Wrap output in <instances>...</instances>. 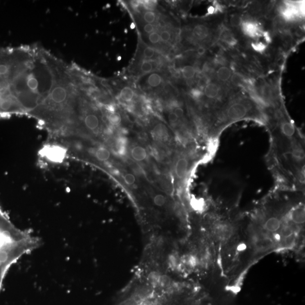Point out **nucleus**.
<instances>
[{
  "label": "nucleus",
  "instance_id": "obj_14",
  "mask_svg": "<svg viewBox=\"0 0 305 305\" xmlns=\"http://www.w3.org/2000/svg\"><path fill=\"white\" fill-rule=\"evenodd\" d=\"M134 96V92L131 87L125 86L121 89L119 97L122 101L125 102H131Z\"/></svg>",
  "mask_w": 305,
  "mask_h": 305
},
{
  "label": "nucleus",
  "instance_id": "obj_23",
  "mask_svg": "<svg viewBox=\"0 0 305 305\" xmlns=\"http://www.w3.org/2000/svg\"><path fill=\"white\" fill-rule=\"evenodd\" d=\"M190 93L191 96L196 100H201L204 97L203 91L201 90L200 88H192L191 89Z\"/></svg>",
  "mask_w": 305,
  "mask_h": 305
},
{
  "label": "nucleus",
  "instance_id": "obj_28",
  "mask_svg": "<svg viewBox=\"0 0 305 305\" xmlns=\"http://www.w3.org/2000/svg\"><path fill=\"white\" fill-rule=\"evenodd\" d=\"M124 181L128 186L133 185L136 181L135 177L131 174H127L124 177Z\"/></svg>",
  "mask_w": 305,
  "mask_h": 305
},
{
  "label": "nucleus",
  "instance_id": "obj_9",
  "mask_svg": "<svg viewBox=\"0 0 305 305\" xmlns=\"http://www.w3.org/2000/svg\"><path fill=\"white\" fill-rule=\"evenodd\" d=\"M85 126L91 131H95L100 126V119L95 114L90 113L85 116L83 119Z\"/></svg>",
  "mask_w": 305,
  "mask_h": 305
},
{
  "label": "nucleus",
  "instance_id": "obj_19",
  "mask_svg": "<svg viewBox=\"0 0 305 305\" xmlns=\"http://www.w3.org/2000/svg\"><path fill=\"white\" fill-rule=\"evenodd\" d=\"M263 4L264 3H263V2H254L252 3V6H251L250 8V12L251 13V14L257 15L259 14L260 13H261L264 7Z\"/></svg>",
  "mask_w": 305,
  "mask_h": 305
},
{
  "label": "nucleus",
  "instance_id": "obj_7",
  "mask_svg": "<svg viewBox=\"0 0 305 305\" xmlns=\"http://www.w3.org/2000/svg\"><path fill=\"white\" fill-rule=\"evenodd\" d=\"M233 73L234 71L227 65H217L214 71V77L215 81L224 86H227Z\"/></svg>",
  "mask_w": 305,
  "mask_h": 305
},
{
  "label": "nucleus",
  "instance_id": "obj_25",
  "mask_svg": "<svg viewBox=\"0 0 305 305\" xmlns=\"http://www.w3.org/2000/svg\"><path fill=\"white\" fill-rule=\"evenodd\" d=\"M154 201L156 206L161 207V206H163L166 204L167 199H166V197L164 195L159 194L155 196Z\"/></svg>",
  "mask_w": 305,
  "mask_h": 305
},
{
  "label": "nucleus",
  "instance_id": "obj_3",
  "mask_svg": "<svg viewBox=\"0 0 305 305\" xmlns=\"http://www.w3.org/2000/svg\"><path fill=\"white\" fill-rule=\"evenodd\" d=\"M213 136L217 138L228 125L243 120H252L267 125L268 118L265 110L252 98L231 95L221 108L214 112Z\"/></svg>",
  "mask_w": 305,
  "mask_h": 305
},
{
  "label": "nucleus",
  "instance_id": "obj_5",
  "mask_svg": "<svg viewBox=\"0 0 305 305\" xmlns=\"http://www.w3.org/2000/svg\"><path fill=\"white\" fill-rule=\"evenodd\" d=\"M240 28L245 35L254 40L262 37L264 33L261 26L253 20H243Z\"/></svg>",
  "mask_w": 305,
  "mask_h": 305
},
{
  "label": "nucleus",
  "instance_id": "obj_22",
  "mask_svg": "<svg viewBox=\"0 0 305 305\" xmlns=\"http://www.w3.org/2000/svg\"><path fill=\"white\" fill-rule=\"evenodd\" d=\"M252 47L255 52L263 53L266 51L267 46L266 44L255 42L252 43Z\"/></svg>",
  "mask_w": 305,
  "mask_h": 305
},
{
  "label": "nucleus",
  "instance_id": "obj_1",
  "mask_svg": "<svg viewBox=\"0 0 305 305\" xmlns=\"http://www.w3.org/2000/svg\"><path fill=\"white\" fill-rule=\"evenodd\" d=\"M40 244L37 237L16 227L0 208V293L13 264Z\"/></svg>",
  "mask_w": 305,
  "mask_h": 305
},
{
  "label": "nucleus",
  "instance_id": "obj_20",
  "mask_svg": "<svg viewBox=\"0 0 305 305\" xmlns=\"http://www.w3.org/2000/svg\"><path fill=\"white\" fill-rule=\"evenodd\" d=\"M154 69L152 63L147 60L143 61L140 65V70L143 74H149Z\"/></svg>",
  "mask_w": 305,
  "mask_h": 305
},
{
  "label": "nucleus",
  "instance_id": "obj_15",
  "mask_svg": "<svg viewBox=\"0 0 305 305\" xmlns=\"http://www.w3.org/2000/svg\"><path fill=\"white\" fill-rule=\"evenodd\" d=\"M182 74L184 79L186 80L194 79L196 74V69L194 66L186 65L183 67Z\"/></svg>",
  "mask_w": 305,
  "mask_h": 305
},
{
  "label": "nucleus",
  "instance_id": "obj_32",
  "mask_svg": "<svg viewBox=\"0 0 305 305\" xmlns=\"http://www.w3.org/2000/svg\"><path fill=\"white\" fill-rule=\"evenodd\" d=\"M206 52V48L204 46H200L197 49V53L199 56H203Z\"/></svg>",
  "mask_w": 305,
  "mask_h": 305
},
{
  "label": "nucleus",
  "instance_id": "obj_30",
  "mask_svg": "<svg viewBox=\"0 0 305 305\" xmlns=\"http://www.w3.org/2000/svg\"><path fill=\"white\" fill-rule=\"evenodd\" d=\"M173 112L177 114L179 118H183L185 115V110L181 106L175 108Z\"/></svg>",
  "mask_w": 305,
  "mask_h": 305
},
{
  "label": "nucleus",
  "instance_id": "obj_29",
  "mask_svg": "<svg viewBox=\"0 0 305 305\" xmlns=\"http://www.w3.org/2000/svg\"><path fill=\"white\" fill-rule=\"evenodd\" d=\"M168 119L170 123L172 124H175L178 122L179 118L177 114L174 113L173 111L169 113L168 115Z\"/></svg>",
  "mask_w": 305,
  "mask_h": 305
},
{
  "label": "nucleus",
  "instance_id": "obj_10",
  "mask_svg": "<svg viewBox=\"0 0 305 305\" xmlns=\"http://www.w3.org/2000/svg\"><path fill=\"white\" fill-rule=\"evenodd\" d=\"M163 78L162 75L158 73H151L147 75L145 79L146 86L149 88H158L163 84Z\"/></svg>",
  "mask_w": 305,
  "mask_h": 305
},
{
  "label": "nucleus",
  "instance_id": "obj_18",
  "mask_svg": "<svg viewBox=\"0 0 305 305\" xmlns=\"http://www.w3.org/2000/svg\"><path fill=\"white\" fill-rule=\"evenodd\" d=\"M107 120L112 125H118L122 122V117L118 113L115 112L107 116Z\"/></svg>",
  "mask_w": 305,
  "mask_h": 305
},
{
  "label": "nucleus",
  "instance_id": "obj_31",
  "mask_svg": "<svg viewBox=\"0 0 305 305\" xmlns=\"http://www.w3.org/2000/svg\"><path fill=\"white\" fill-rule=\"evenodd\" d=\"M143 31L146 34H151L154 32L155 27L152 24H146L143 26Z\"/></svg>",
  "mask_w": 305,
  "mask_h": 305
},
{
  "label": "nucleus",
  "instance_id": "obj_27",
  "mask_svg": "<svg viewBox=\"0 0 305 305\" xmlns=\"http://www.w3.org/2000/svg\"><path fill=\"white\" fill-rule=\"evenodd\" d=\"M160 35L161 40L165 43H168L171 40V34L168 30H164L161 32Z\"/></svg>",
  "mask_w": 305,
  "mask_h": 305
},
{
  "label": "nucleus",
  "instance_id": "obj_2",
  "mask_svg": "<svg viewBox=\"0 0 305 305\" xmlns=\"http://www.w3.org/2000/svg\"><path fill=\"white\" fill-rule=\"evenodd\" d=\"M115 305H200L196 291L189 286L140 284Z\"/></svg>",
  "mask_w": 305,
  "mask_h": 305
},
{
  "label": "nucleus",
  "instance_id": "obj_12",
  "mask_svg": "<svg viewBox=\"0 0 305 305\" xmlns=\"http://www.w3.org/2000/svg\"><path fill=\"white\" fill-rule=\"evenodd\" d=\"M127 140L124 137L116 138L115 152L118 156L123 157L127 154Z\"/></svg>",
  "mask_w": 305,
  "mask_h": 305
},
{
  "label": "nucleus",
  "instance_id": "obj_6",
  "mask_svg": "<svg viewBox=\"0 0 305 305\" xmlns=\"http://www.w3.org/2000/svg\"><path fill=\"white\" fill-rule=\"evenodd\" d=\"M217 40L229 48H234L238 43L235 34L230 29L224 26L218 29Z\"/></svg>",
  "mask_w": 305,
  "mask_h": 305
},
{
  "label": "nucleus",
  "instance_id": "obj_21",
  "mask_svg": "<svg viewBox=\"0 0 305 305\" xmlns=\"http://www.w3.org/2000/svg\"><path fill=\"white\" fill-rule=\"evenodd\" d=\"M143 19L148 24L154 23L156 20V15L154 12L148 11L143 15Z\"/></svg>",
  "mask_w": 305,
  "mask_h": 305
},
{
  "label": "nucleus",
  "instance_id": "obj_24",
  "mask_svg": "<svg viewBox=\"0 0 305 305\" xmlns=\"http://www.w3.org/2000/svg\"><path fill=\"white\" fill-rule=\"evenodd\" d=\"M156 55L155 49L150 47H146L143 51V56L147 59L154 58Z\"/></svg>",
  "mask_w": 305,
  "mask_h": 305
},
{
  "label": "nucleus",
  "instance_id": "obj_16",
  "mask_svg": "<svg viewBox=\"0 0 305 305\" xmlns=\"http://www.w3.org/2000/svg\"><path fill=\"white\" fill-rule=\"evenodd\" d=\"M243 22V16L237 14V13H235V14H233L230 16L229 23H230V26L232 29H238L241 28Z\"/></svg>",
  "mask_w": 305,
  "mask_h": 305
},
{
  "label": "nucleus",
  "instance_id": "obj_17",
  "mask_svg": "<svg viewBox=\"0 0 305 305\" xmlns=\"http://www.w3.org/2000/svg\"><path fill=\"white\" fill-rule=\"evenodd\" d=\"M96 158L100 161H106L110 158V152L104 147L98 148L95 152Z\"/></svg>",
  "mask_w": 305,
  "mask_h": 305
},
{
  "label": "nucleus",
  "instance_id": "obj_13",
  "mask_svg": "<svg viewBox=\"0 0 305 305\" xmlns=\"http://www.w3.org/2000/svg\"><path fill=\"white\" fill-rule=\"evenodd\" d=\"M131 155L132 158L138 161V162H141L143 160H145L147 158V151L144 147L141 146H136L132 148L131 151Z\"/></svg>",
  "mask_w": 305,
  "mask_h": 305
},
{
  "label": "nucleus",
  "instance_id": "obj_4",
  "mask_svg": "<svg viewBox=\"0 0 305 305\" xmlns=\"http://www.w3.org/2000/svg\"><path fill=\"white\" fill-rule=\"evenodd\" d=\"M190 38L194 43H208L213 39V31L208 24H196L190 30Z\"/></svg>",
  "mask_w": 305,
  "mask_h": 305
},
{
  "label": "nucleus",
  "instance_id": "obj_8",
  "mask_svg": "<svg viewBox=\"0 0 305 305\" xmlns=\"http://www.w3.org/2000/svg\"><path fill=\"white\" fill-rule=\"evenodd\" d=\"M189 160L186 157L179 158L175 167V173L179 179H185L189 170Z\"/></svg>",
  "mask_w": 305,
  "mask_h": 305
},
{
  "label": "nucleus",
  "instance_id": "obj_11",
  "mask_svg": "<svg viewBox=\"0 0 305 305\" xmlns=\"http://www.w3.org/2000/svg\"><path fill=\"white\" fill-rule=\"evenodd\" d=\"M152 133L155 138L161 141H165L169 137L168 129L163 123L157 124Z\"/></svg>",
  "mask_w": 305,
  "mask_h": 305
},
{
  "label": "nucleus",
  "instance_id": "obj_26",
  "mask_svg": "<svg viewBox=\"0 0 305 305\" xmlns=\"http://www.w3.org/2000/svg\"><path fill=\"white\" fill-rule=\"evenodd\" d=\"M148 39H149V42L151 44H158L161 41L160 35L157 32L151 33Z\"/></svg>",
  "mask_w": 305,
  "mask_h": 305
}]
</instances>
